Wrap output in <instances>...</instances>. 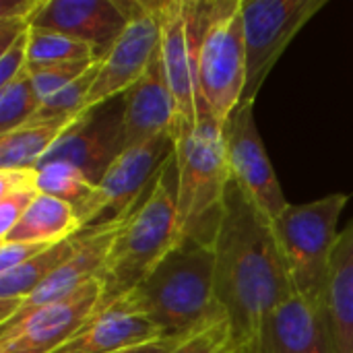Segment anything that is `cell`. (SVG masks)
I'll return each mask as SVG.
<instances>
[{
    "label": "cell",
    "instance_id": "obj_20",
    "mask_svg": "<svg viewBox=\"0 0 353 353\" xmlns=\"http://www.w3.org/2000/svg\"><path fill=\"white\" fill-rule=\"evenodd\" d=\"M83 232L74 207L50 196L37 194L19 223L0 242H31V244H58Z\"/></svg>",
    "mask_w": 353,
    "mask_h": 353
},
{
    "label": "cell",
    "instance_id": "obj_22",
    "mask_svg": "<svg viewBox=\"0 0 353 353\" xmlns=\"http://www.w3.org/2000/svg\"><path fill=\"white\" fill-rule=\"evenodd\" d=\"M79 234H74L72 238L52 244L46 250H41L39 254H35L31 261L0 273V300L4 302H19L23 306V302L66 261L72 256V252L77 250L79 244Z\"/></svg>",
    "mask_w": 353,
    "mask_h": 353
},
{
    "label": "cell",
    "instance_id": "obj_29",
    "mask_svg": "<svg viewBox=\"0 0 353 353\" xmlns=\"http://www.w3.org/2000/svg\"><path fill=\"white\" fill-rule=\"evenodd\" d=\"M27 50H29V31L0 54V87L8 85L10 81H14L27 70Z\"/></svg>",
    "mask_w": 353,
    "mask_h": 353
},
{
    "label": "cell",
    "instance_id": "obj_25",
    "mask_svg": "<svg viewBox=\"0 0 353 353\" xmlns=\"http://www.w3.org/2000/svg\"><path fill=\"white\" fill-rule=\"evenodd\" d=\"M236 347L232 325L225 312L217 306L207 321L178 337L170 353H232Z\"/></svg>",
    "mask_w": 353,
    "mask_h": 353
},
{
    "label": "cell",
    "instance_id": "obj_11",
    "mask_svg": "<svg viewBox=\"0 0 353 353\" xmlns=\"http://www.w3.org/2000/svg\"><path fill=\"white\" fill-rule=\"evenodd\" d=\"M159 62L176 101V134L201 120L196 85V27L190 0L159 2ZM174 134V139H176Z\"/></svg>",
    "mask_w": 353,
    "mask_h": 353
},
{
    "label": "cell",
    "instance_id": "obj_19",
    "mask_svg": "<svg viewBox=\"0 0 353 353\" xmlns=\"http://www.w3.org/2000/svg\"><path fill=\"white\" fill-rule=\"evenodd\" d=\"M327 308L337 353H353V221L339 232L331 256Z\"/></svg>",
    "mask_w": 353,
    "mask_h": 353
},
{
    "label": "cell",
    "instance_id": "obj_33",
    "mask_svg": "<svg viewBox=\"0 0 353 353\" xmlns=\"http://www.w3.org/2000/svg\"><path fill=\"white\" fill-rule=\"evenodd\" d=\"M232 353H248V352H246V350H242V347H236Z\"/></svg>",
    "mask_w": 353,
    "mask_h": 353
},
{
    "label": "cell",
    "instance_id": "obj_16",
    "mask_svg": "<svg viewBox=\"0 0 353 353\" xmlns=\"http://www.w3.org/2000/svg\"><path fill=\"white\" fill-rule=\"evenodd\" d=\"M163 337L126 298H120L114 304L97 306L85 325L52 353H116Z\"/></svg>",
    "mask_w": 353,
    "mask_h": 353
},
{
    "label": "cell",
    "instance_id": "obj_15",
    "mask_svg": "<svg viewBox=\"0 0 353 353\" xmlns=\"http://www.w3.org/2000/svg\"><path fill=\"white\" fill-rule=\"evenodd\" d=\"M261 353H337L327 304L290 296L271 312Z\"/></svg>",
    "mask_w": 353,
    "mask_h": 353
},
{
    "label": "cell",
    "instance_id": "obj_24",
    "mask_svg": "<svg viewBox=\"0 0 353 353\" xmlns=\"http://www.w3.org/2000/svg\"><path fill=\"white\" fill-rule=\"evenodd\" d=\"M37 190L68 203L79 213L95 194V184L79 168L64 161H52L37 168Z\"/></svg>",
    "mask_w": 353,
    "mask_h": 353
},
{
    "label": "cell",
    "instance_id": "obj_27",
    "mask_svg": "<svg viewBox=\"0 0 353 353\" xmlns=\"http://www.w3.org/2000/svg\"><path fill=\"white\" fill-rule=\"evenodd\" d=\"M99 60H77V62H64V64H52V66H41V68H29L31 83L35 87V93L39 101H48L52 95L68 87L72 81L83 77L93 64Z\"/></svg>",
    "mask_w": 353,
    "mask_h": 353
},
{
    "label": "cell",
    "instance_id": "obj_12",
    "mask_svg": "<svg viewBox=\"0 0 353 353\" xmlns=\"http://www.w3.org/2000/svg\"><path fill=\"white\" fill-rule=\"evenodd\" d=\"M159 37V2H134L128 25L99 60V72L83 110L128 91L155 60Z\"/></svg>",
    "mask_w": 353,
    "mask_h": 353
},
{
    "label": "cell",
    "instance_id": "obj_10",
    "mask_svg": "<svg viewBox=\"0 0 353 353\" xmlns=\"http://www.w3.org/2000/svg\"><path fill=\"white\" fill-rule=\"evenodd\" d=\"M225 155L232 180L244 190L254 207L275 223L288 209L285 194L261 139L254 105L240 103L223 126Z\"/></svg>",
    "mask_w": 353,
    "mask_h": 353
},
{
    "label": "cell",
    "instance_id": "obj_8",
    "mask_svg": "<svg viewBox=\"0 0 353 353\" xmlns=\"http://www.w3.org/2000/svg\"><path fill=\"white\" fill-rule=\"evenodd\" d=\"M327 0H242L246 83L242 103H252L269 72Z\"/></svg>",
    "mask_w": 353,
    "mask_h": 353
},
{
    "label": "cell",
    "instance_id": "obj_30",
    "mask_svg": "<svg viewBox=\"0 0 353 353\" xmlns=\"http://www.w3.org/2000/svg\"><path fill=\"white\" fill-rule=\"evenodd\" d=\"M52 244H31V242H0V273H6L27 261H31L35 254L46 250Z\"/></svg>",
    "mask_w": 353,
    "mask_h": 353
},
{
    "label": "cell",
    "instance_id": "obj_23",
    "mask_svg": "<svg viewBox=\"0 0 353 353\" xmlns=\"http://www.w3.org/2000/svg\"><path fill=\"white\" fill-rule=\"evenodd\" d=\"M77 60H101L89 43H83L74 37L48 31V29H29V50H27V70L41 68L52 64L77 62Z\"/></svg>",
    "mask_w": 353,
    "mask_h": 353
},
{
    "label": "cell",
    "instance_id": "obj_14",
    "mask_svg": "<svg viewBox=\"0 0 353 353\" xmlns=\"http://www.w3.org/2000/svg\"><path fill=\"white\" fill-rule=\"evenodd\" d=\"M132 8L134 2L118 0H43L31 27L89 43L103 58L128 25Z\"/></svg>",
    "mask_w": 353,
    "mask_h": 353
},
{
    "label": "cell",
    "instance_id": "obj_2",
    "mask_svg": "<svg viewBox=\"0 0 353 353\" xmlns=\"http://www.w3.org/2000/svg\"><path fill=\"white\" fill-rule=\"evenodd\" d=\"M165 337H182L215 310V250L196 240L178 242L126 296Z\"/></svg>",
    "mask_w": 353,
    "mask_h": 353
},
{
    "label": "cell",
    "instance_id": "obj_28",
    "mask_svg": "<svg viewBox=\"0 0 353 353\" xmlns=\"http://www.w3.org/2000/svg\"><path fill=\"white\" fill-rule=\"evenodd\" d=\"M37 194V190H21L0 196V240L19 223V219Z\"/></svg>",
    "mask_w": 353,
    "mask_h": 353
},
{
    "label": "cell",
    "instance_id": "obj_17",
    "mask_svg": "<svg viewBox=\"0 0 353 353\" xmlns=\"http://www.w3.org/2000/svg\"><path fill=\"white\" fill-rule=\"evenodd\" d=\"M124 221L103 225V228H93V230H83L79 236L77 250L72 252L70 259H66L19 308V312L12 319L25 316L35 308L60 302L81 288H85L89 281L99 279L101 269L108 261L110 248L120 232ZM10 319V321H12ZM8 321V323H10Z\"/></svg>",
    "mask_w": 353,
    "mask_h": 353
},
{
    "label": "cell",
    "instance_id": "obj_21",
    "mask_svg": "<svg viewBox=\"0 0 353 353\" xmlns=\"http://www.w3.org/2000/svg\"><path fill=\"white\" fill-rule=\"evenodd\" d=\"M74 116L48 118L35 114L23 126L0 134V170H37Z\"/></svg>",
    "mask_w": 353,
    "mask_h": 353
},
{
    "label": "cell",
    "instance_id": "obj_18",
    "mask_svg": "<svg viewBox=\"0 0 353 353\" xmlns=\"http://www.w3.org/2000/svg\"><path fill=\"white\" fill-rule=\"evenodd\" d=\"M124 95V143L126 147L176 134V101L165 83L159 52L145 74Z\"/></svg>",
    "mask_w": 353,
    "mask_h": 353
},
{
    "label": "cell",
    "instance_id": "obj_6",
    "mask_svg": "<svg viewBox=\"0 0 353 353\" xmlns=\"http://www.w3.org/2000/svg\"><path fill=\"white\" fill-rule=\"evenodd\" d=\"M345 205L347 194L341 192L306 205H288L273 223L294 292L310 302L327 304L331 256Z\"/></svg>",
    "mask_w": 353,
    "mask_h": 353
},
{
    "label": "cell",
    "instance_id": "obj_7",
    "mask_svg": "<svg viewBox=\"0 0 353 353\" xmlns=\"http://www.w3.org/2000/svg\"><path fill=\"white\" fill-rule=\"evenodd\" d=\"M172 155V137H157L126 147L95 186L91 201L77 213L81 228L93 230L124 221L147 196Z\"/></svg>",
    "mask_w": 353,
    "mask_h": 353
},
{
    "label": "cell",
    "instance_id": "obj_3",
    "mask_svg": "<svg viewBox=\"0 0 353 353\" xmlns=\"http://www.w3.org/2000/svg\"><path fill=\"white\" fill-rule=\"evenodd\" d=\"M178 170L174 155L147 196L124 219L101 269V300L108 306L130 294L178 244Z\"/></svg>",
    "mask_w": 353,
    "mask_h": 353
},
{
    "label": "cell",
    "instance_id": "obj_1",
    "mask_svg": "<svg viewBox=\"0 0 353 353\" xmlns=\"http://www.w3.org/2000/svg\"><path fill=\"white\" fill-rule=\"evenodd\" d=\"M215 302L225 312L236 345L261 353L271 312L294 296L273 223L232 180L215 238Z\"/></svg>",
    "mask_w": 353,
    "mask_h": 353
},
{
    "label": "cell",
    "instance_id": "obj_4",
    "mask_svg": "<svg viewBox=\"0 0 353 353\" xmlns=\"http://www.w3.org/2000/svg\"><path fill=\"white\" fill-rule=\"evenodd\" d=\"M178 170V242L196 240L215 246L225 192L232 182L223 126L211 116L184 128L174 139Z\"/></svg>",
    "mask_w": 353,
    "mask_h": 353
},
{
    "label": "cell",
    "instance_id": "obj_26",
    "mask_svg": "<svg viewBox=\"0 0 353 353\" xmlns=\"http://www.w3.org/2000/svg\"><path fill=\"white\" fill-rule=\"evenodd\" d=\"M41 108L29 72L0 87V134L10 132L29 122Z\"/></svg>",
    "mask_w": 353,
    "mask_h": 353
},
{
    "label": "cell",
    "instance_id": "obj_5",
    "mask_svg": "<svg viewBox=\"0 0 353 353\" xmlns=\"http://www.w3.org/2000/svg\"><path fill=\"white\" fill-rule=\"evenodd\" d=\"M192 19L201 116H211L225 126L242 103L246 83L242 0L192 2Z\"/></svg>",
    "mask_w": 353,
    "mask_h": 353
},
{
    "label": "cell",
    "instance_id": "obj_9",
    "mask_svg": "<svg viewBox=\"0 0 353 353\" xmlns=\"http://www.w3.org/2000/svg\"><path fill=\"white\" fill-rule=\"evenodd\" d=\"M124 149V95H116L93 108L81 110L43 155L39 165L52 161L70 163L97 186Z\"/></svg>",
    "mask_w": 353,
    "mask_h": 353
},
{
    "label": "cell",
    "instance_id": "obj_32",
    "mask_svg": "<svg viewBox=\"0 0 353 353\" xmlns=\"http://www.w3.org/2000/svg\"><path fill=\"white\" fill-rule=\"evenodd\" d=\"M178 337H163V339H157V341H151V343H143V345H137V347H130V350H122V352L116 353H170L174 343H176Z\"/></svg>",
    "mask_w": 353,
    "mask_h": 353
},
{
    "label": "cell",
    "instance_id": "obj_31",
    "mask_svg": "<svg viewBox=\"0 0 353 353\" xmlns=\"http://www.w3.org/2000/svg\"><path fill=\"white\" fill-rule=\"evenodd\" d=\"M21 190H37V170H0V196Z\"/></svg>",
    "mask_w": 353,
    "mask_h": 353
},
{
    "label": "cell",
    "instance_id": "obj_13",
    "mask_svg": "<svg viewBox=\"0 0 353 353\" xmlns=\"http://www.w3.org/2000/svg\"><path fill=\"white\" fill-rule=\"evenodd\" d=\"M101 300L99 279L72 296L35 308L25 316L0 325V353H52L64 345L95 312Z\"/></svg>",
    "mask_w": 353,
    "mask_h": 353
}]
</instances>
